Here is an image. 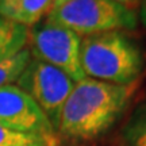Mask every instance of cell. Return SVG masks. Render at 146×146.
Returning <instances> with one entry per match:
<instances>
[{"mask_svg": "<svg viewBox=\"0 0 146 146\" xmlns=\"http://www.w3.org/2000/svg\"><path fill=\"white\" fill-rule=\"evenodd\" d=\"M56 1H57V0H56Z\"/></svg>", "mask_w": 146, "mask_h": 146, "instance_id": "cell-15", "label": "cell"}, {"mask_svg": "<svg viewBox=\"0 0 146 146\" xmlns=\"http://www.w3.org/2000/svg\"><path fill=\"white\" fill-rule=\"evenodd\" d=\"M29 27L0 14V62L22 52L27 45Z\"/></svg>", "mask_w": 146, "mask_h": 146, "instance_id": "cell-7", "label": "cell"}, {"mask_svg": "<svg viewBox=\"0 0 146 146\" xmlns=\"http://www.w3.org/2000/svg\"><path fill=\"white\" fill-rule=\"evenodd\" d=\"M11 3H12V0H0V14L1 15L5 14V11L8 10Z\"/></svg>", "mask_w": 146, "mask_h": 146, "instance_id": "cell-13", "label": "cell"}, {"mask_svg": "<svg viewBox=\"0 0 146 146\" xmlns=\"http://www.w3.org/2000/svg\"><path fill=\"white\" fill-rule=\"evenodd\" d=\"M112 1H115V3H118V4L123 5V7L133 11H135L139 7V4H141V0H112Z\"/></svg>", "mask_w": 146, "mask_h": 146, "instance_id": "cell-12", "label": "cell"}, {"mask_svg": "<svg viewBox=\"0 0 146 146\" xmlns=\"http://www.w3.org/2000/svg\"><path fill=\"white\" fill-rule=\"evenodd\" d=\"M30 60H31V54L29 49L25 47L22 52L15 54L10 60L0 62V88L8 84H15L19 74L23 72V69L30 62Z\"/></svg>", "mask_w": 146, "mask_h": 146, "instance_id": "cell-9", "label": "cell"}, {"mask_svg": "<svg viewBox=\"0 0 146 146\" xmlns=\"http://www.w3.org/2000/svg\"><path fill=\"white\" fill-rule=\"evenodd\" d=\"M0 146H54L39 137L16 133L0 125Z\"/></svg>", "mask_w": 146, "mask_h": 146, "instance_id": "cell-11", "label": "cell"}, {"mask_svg": "<svg viewBox=\"0 0 146 146\" xmlns=\"http://www.w3.org/2000/svg\"><path fill=\"white\" fill-rule=\"evenodd\" d=\"M125 139L130 146H146V104L131 116L125 129Z\"/></svg>", "mask_w": 146, "mask_h": 146, "instance_id": "cell-10", "label": "cell"}, {"mask_svg": "<svg viewBox=\"0 0 146 146\" xmlns=\"http://www.w3.org/2000/svg\"><path fill=\"white\" fill-rule=\"evenodd\" d=\"M0 125L16 133L39 137L54 146L61 138L34 99L15 84L0 88Z\"/></svg>", "mask_w": 146, "mask_h": 146, "instance_id": "cell-6", "label": "cell"}, {"mask_svg": "<svg viewBox=\"0 0 146 146\" xmlns=\"http://www.w3.org/2000/svg\"><path fill=\"white\" fill-rule=\"evenodd\" d=\"M80 36L137 27V12L112 0H57L45 18Z\"/></svg>", "mask_w": 146, "mask_h": 146, "instance_id": "cell-3", "label": "cell"}, {"mask_svg": "<svg viewBox=\"0 0 146 146\" xmlns=\"http://www.w3.org/2000/svg\"><path fill=\"white\" fill-rule=\"evenodd\" d=\"M81 39L72 30L43 19L29 27L26 47L33 58L61 69L77 83L85 78L80 61Z\"/></svg>", "mask_w": 146, "mask_h": 146, "instance_id": "cell-4", "label": "cell"}, {"mask_svg": "<svg viewBox=\"0 0 146 146\" xmlns=\"http://www.w3.org/2000/svg\"><path fill=\"white\" fill-rule=\"evenodd\" d=\"M56 4V0H12L3 16L27 27L43 21Z\"/></svg>", "mask_w": 146, "mask_h": 146, "instance_id": "cell-8", "label": "cell"}, {"mask_svg": "<svg viewBox=\"0 0 146 146\" xmlns=\"http://www.w3.org/2000/svg\"><path fill=\"white\" fill-rule=\"evenodd\" d=\"M80 61L85 77L119 85L134 84L143 69L139 46L119 30L83 36Z\"/></svg>", "mask_w": 146, "mask_h": 146, "instance_id": "cell-2", "label": "cell"}, {"mask_svg": "<svg viewBox=\"0 0 146 146\" xmlns=\"http://www.w3.org/2000/svg\"><path fill=\"white\" fill-rule=\"evenodd\" d=\"M134 91L135 83L119 85L89 77L77 81L61 111L60 138L89 142L102 137L123 114Z\"/></svg>", "mask_w": 146, "mask_h": 146, "instance_id": "cell-1", "label": "cell"}, {"mask_svg": "<svg viewBox=\"0 0 146 146\" xmlns=\"http://www.w3.org/2000/svg\"><path fill=\"white\" fill-rule=\"evenodd\" d=\"M66 73L53 65L33 58L19 74L15 85L30 95L57 131L61 111L74 87Z\"/></svg>", "mask_w": 146, "mask_h": 146, "instance_id": "cell-5", "label": "cell"}, {"mask_svg": "<svg viewBox=\"0 0 146 146\" xmlns=\"http://www.w3.org/2000/svg\"><path fill=\"white\" fill-rule=\"evenodd\" d=\"M141 19H142V23L146 26V0H141Z\"/></svg>", "mask_w": 146, "mask_h": 146, "instance_id": "cell-14", "label": "cell"}]
</instances>
